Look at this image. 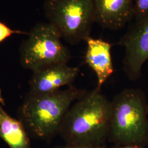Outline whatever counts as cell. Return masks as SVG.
Returning <instances> with one entry per match:
<instances>
[{"label":"cell","mask_w":148,"mask_h":148,"mask_svg":"<svg viewBox=\"0 0 148 148\" xmlns=\"http://www.w3.org/2000/svg\"><path fill=\"white\" fill-rule=\"evenodd\" d=\"M0 104L2 106L5 105V101L2 95V92L1 90H0Z\"/></svg>","instance_id":"16"},{"label":"cell","mask_w":148,"mask_h":148,"mask_svg":"<svg viewBox=\"0 0 148 148\" xmlns=\"http://www.w3.org/2000/svg\"><path fill=\"white\" fill-rule=\"evenodd\" d=\"M43 11L49 23L70 45L90 36L95 22L92 0H46Z\"/></svg>","instance_id":"4"},{"label":"cell","mask_w":148,"mask_h":148,"mask_svg":"<svg viewBox=\"0 0 148 148\" xmlns=\"http://www.w3.org/2000/svg\"><path fill=\"white\" fill-rule=\"evenodd\" d=\"M119 45L125 48V74L130 80L137 81L142 75L144 64L148 61V19L135 23L121 38Z\"/></svg>","instance_id":"6"},{"label":"cell","mask_w":148,"mask_h":148,"mask_svg":"<svg viewBox=\"0 0 148 148\" xmlns=\"http://www.w3.org/2000/svg\"><path fill=\"white\" fill-rule=\"evenodd\" d=\"M108 140L116 145H148V103L143 90L126 88L114 97Z\"/></svg>","instance_id":"3"},{"label":"cell","mask_w":148,"mask_h":148,"mask_svg":"<svg viewBox=\"0 0 148 148\" xmlns=\"http://www.w3.org/2000/svg\"><path fill=\"white\" fill-rule=\"evenodd\" d=\"M95 22L104 29L120 30L134 18V0H92Z\"/></svg>","instance_id":"8"},{"label":"cell","mask_w":148,"mask_h":148,"mask_svg":"<svg viewBox=\"0 0 148 148\" xmlns=\"http://www.w3.org/2000/svg\"><path fill=\"white\" fill-rule=\"evenodd\" d=\"M78 67L67 63L55 64L32 71L29 82V92L32 94H45L71 86L79 74Z\"/></svg>","instance_id":"7"},{"label":"cell","mask_w":148,"mask_h":148,"mask_svg":"<svg viewBox=\"0 0 148 148\" xmlns=\"http://www.w3.org/2000/svg\"><path fill=\"white\" fill-rule=\"evenodd\" d=\"M0 138L10 148H30L28 133L24 125L6 112L0 126Z\"/></svg>","instance_id":"10"},{"label":"cell","mask_w":148,"mask_h":148,"mask_svg":"<svg viewBox=\"0 0 148 148\" xmlns=\"http://www.w3.org/2000/svg\"><path fill=\"white\" fill-rule=\"evenodd\" d=\"M64 117L59 134L68 144L105 146L109 138L111 101L95 88L86 91Z\"/></svg>","instance_id":"1"},{"label":"cell","mask_w":148,"mask_h":148,"mask_svg":"<svg viewBox=\"0 0 148 148\" xmlns=\"http://www.w3.org/2000/svg\"><path fill=\"white\" fill-rule=\"evenodd\" d=\"M86 91L71 85L45 94L28 92L19 110V120L33 137L49 142L59 134L71 104Z\"/></svg>","instance_id":"2"},{"label":"cell","mask_w":148,"mask_h":148,"mask_svg":"<svg viewBox=\"0 0 148 148\" xmlns=\"http://www.w3.org/2000/svg\"><path fill=\"white\" fill-rule=\"evenodd\" d=\"M134 19L136 23L148 19V0H134Z\"/></svg>","instance_id":"11"},{"label":"cell","mask_w":148,"mask_h":148,"mask_svg":"<svg viewBox=\"0 0 148 148\" xmlns=\"http://www.w3.org/2000/svg\"><path fill=\"white\" fill-rule=\"evenodd\" d=\"M16 34L28 35L29 32L12 29L4 23L0 21V43L2 42L3 41H5L7 38L10 37L13 34Z\"/></svg>","instance_id":"12"},{"label":"cell","mask_w":148,"mask_h":148,"mask_svg":"<svg viewBox=\"0 0 148 148\" xmlns=\"http://www.w3.org/2000/svg\"></svg>","instance_id":"17"},{"label":"cell","mask_w":148,"mask_h":148,"mask_svg":"<svg viewBox=\"0 0 148 148\" xmlns=\"http://www.w3.org/2000/svg\"><path fill=\"white\" fill-rule=\"evenodd\" d=\"M87 48L85 55L86 64L95 73L98 90L101 87L114 71L111 58V45L101 38L90 36L85 40Z\"/></svg>","instance_id":"9"},{"label":"cell","mask_w":148,"mask_h":148,"mask_svg":"<svg viewBox=\"0 0 148 148\" xmlns=\"http://www.w3.org/2000/svg\"><path fill=\"white\" fill-rule=\"evenodd\" d=\"M54 148H106L105 146H90L81 144H68L66 143L64 145L58 146Z\"/></svg>","instance_id":"13"},{"label":"cell","mask_w":148,"mask_h":148,"mask_svg":"<svg viewBox=\"0 0 148 148\" xmlns=\"http://www.w3.org/2000/svg\"><path fill=\"white\" fill-rule=\"evenodd\" d=\"M27 36L19 47L20 62L24 69L34 71L55 64H68L71 58L70 50L50 23H38Z\"/></svg>","instance_id":"5"},{"label":"cell","mask_w":148,"mask_h":148,"mask_svg":"<svg viewBox=\"0 0 148 148\" xmlns=\"http://www.w3.org/2000/svg\"><path fill=\"white\" fill-rule=\"evenodd\" d=\"M109 148H147V147L142 145H116Z\"/></svg>","instance_id":"14"},{"label":"cell","mask_w":148,"mask_h":148,"mask_svg":"<svg viewBox=\"0 0 148 148\" xmlns=\"http://www.w3.org/2000/svg\"><path fill=\"white\" fill-rule=\"evenodd\" d=\"M2 106L0 104V126H1V122H2V121L3 117L4 116V115H5V111L3 109Z\"/></svg>","instance_id":"15"}]
</instances>
